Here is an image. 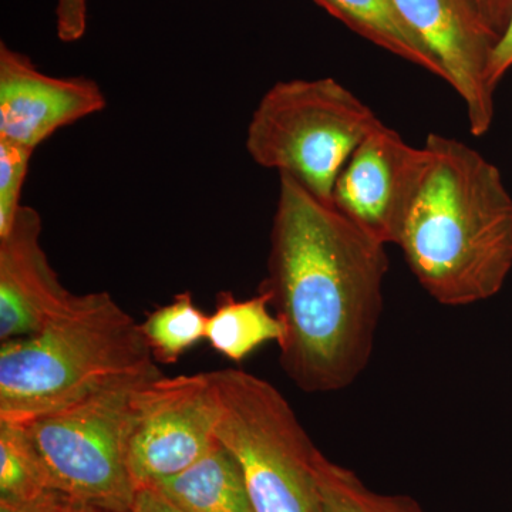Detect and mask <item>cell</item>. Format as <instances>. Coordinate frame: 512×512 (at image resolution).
I'll return each mask as SVG.
<instances>
[{"label": "cell", "mask_w": 512, "mask_h": 512, "mask_svg": "<svg viewBox=\"0 0 512 512\" xmlns=\"http://www.w3.org/2000/svg\"><path fill=\"white\" fill-rule=\"evenodd\" d=\"M271 308V298L264 291L242 301L222 292L215 311L208 316L205 340L231 362H244L266 343L279 345L284 339V325Z\"/></svg>", "instance_id": "cell-14"}, {"label": "cell", "mask_w": 512, "mask_h": 512, "mask_svg": "<svg viewBox=\"0 0 512 512\" xmlns=\"http://www.w3.org/2000/svg\"><path fill=\"white\" fill-rule=\"evenodd\" d=\"M63 498L55 491L32 501L0 500V512H59Z\"/></svg>", "instance_id": "cell-22"}, {"label": "cell", "mask_w": 512, "mask_h": 512, "mask_svg": "<svg viewBox=\"0 0 512 512\" xmlns=\"http://www.w3.org/2000/svg\"><path fill=\"white\" fill-rule=\"evenodd\" d=\"M512 69V16L510 25L503 36H501L500 42L495 47L493 57H491L490 69H488V83H490L491 89L497 90L498 84L505 76L508 70Z\"/></svg>", "instance_id": "cell-21"}, {"label": "cell", "mask_w": 512, "mask_h": 512, "mask_svg": "<svg viewBox=\"0 0 512 512\" xmlns=\"http://www.w3.org/2000/svg\"><path fill=\"white\" fill-rule=\"evenodd\" d=\"M151 488L183 512H255L241 468L220 441L194 466Z\"/></svg>", "instance_id": "cell-12"}, {"label": "cell", "mask_w": 512, "mask_h": 512, "mask_svg": "<svg viewBox=\"0 0 512 512\" xmlns=\"http://www.w3.org/2000/svg\"><path fill=\"white\" fill-rule=\"evenodd\" d=\"M89 77L50 76L29 56L0 43V140L35 151L60 128L106 109Z\"/></svg>", "instance_id": "cell-10"}, {"label": "cell", "mask_w": 512, "mask_h": 512, "mask_svg": "<svg viewBox=\"0 0 512 512\" xmlns=\"http://www.w3.org/2000/svg\"><path fill=\"white\" fill-rule=\"evenodd\" d=\"M212 373L150 380L134 399L127 466L136 491L183 473L217 446Z\"/></svg>", "instance_id": "cell-7"}, {"label": "cell", "mask_w": 512, "mask_h": 512, "mask_svg": "<svg viewBox=\"0 0 512 512\" xmlns=\"http://www.w3.org/2000/svg\"><path fill=\"white\" fill-rule=\"evenodd\" d=\"M42 231L39 212L23 205L0 237V342L35 335L73 298L50 265Z\"/></svg>", "instance_id": "cell-11"}, {"label": "cell", "mask_w": 512, "mask_h": 512, "mask_svg": "<svg viewBox=\"0 0 512 512\" xmlns=\"http://www.w3.org/2000/svg\"><path fill=\"white\" fill-rule=\"evenodd\" d=\"M158 376L114 384L23 424L53 490L69 500L130 511L137 494L127 466L134 399Z\"/></svg>", "instance_id": "cell-6"}, {"label": "cell", "mask_w": 512, "mask_h": 512, "mask_svg": "<svg viewBox=\"0 0 512 512\" xmlns=\"http://www.w3.org/2000/svg\"><path fill=\"white\" fill-rule=\"evenodd\" d=\"M380 123L365 101L332 77L285 80L259 100L245 148L255 164L291 175L332 202L340 171Z\"/></svg>", "instance_id": "cell-4"}, {"label": "cell", "mask_w": 512, "mask_h": 512, "mask_svg": "<svg viewBox=\"0 0 512 512\" xmlns=\"http://www.w3.org/2000/svg\"><path fill=\"white\" fill-rule=\"evenodd\" d=\"M485 23L498 37L504 35L512 16V0H471Z\"/></svg>", "instance_id": "cell-20"}, {"label": "cell", "mask_w": 512, "mask_h": 512, "mask_svg": "<svg viewBox=\"0 0 512 512\" xmlns=\"http://www.w3.org/2000/svg\"><path fill=\"white\" fill-rule=\"evenodd\" d=\"M59 512H117L99 505L82 503V501L69 500L64 497Z\"/></svg>", "instance_id": "cell-24"}, {"label": "cell", "mask_w": 512, "mask_h": 512, "mask_svg": "<svg viewBox=\"0 0 512 512\" xmlns=\"http://www.w3.org/2000/svg\"><path fill=\"white\" fill-rule=\"evenodd\" d=\"M208 315L195 305L191 292L178 293L173 302L148 313L140 323L151 356L174 365L207 336Z\"/></svg>", "instance_id": "cell-15"}, {"label": "cell", "mask_w": 512, "mask_h": 512, "mask_svg": "<svg viewBox=\"0 0 512 512\" xmlns=\"http://www.w3.org/2000/svg\"><path fill=\"white\" fill-rule=\"evenodd\" d=\"M56 28L62 42H79L87 30V0H57Z\"/></svg>", "instance_id": "cell-19"}, {"label": "cell", "mask_w": 512, "mask_h": 512, "mask_svg": "<svg viewBox=\"0 0 512 512\" xmlns=\"http://www.w3.org/2000/svg\"><path fill=\"white\" fill-rule=\"evenodd\" d=\"M128 512H183L171 504L156 488L138 490Z\"/></svg>", "instance_id": "cell-23"}, {"label": "cell", "mask_w": 512, "mask_h": 512, "mask_svg": "<svg viewBox=\"0 0 512 512\" xmlns=\"http://www.w3.org/2000/svg\"><path fill=\"white\" fill-rule=\"evenodd\" d=\"M33 150L0 140V237L8 234L18 217L22 191Z\"/></svg>", "instance_id": "cell-18"}, {"label": "cell", "mask_w": 512, "mask_h": 512, "mask_svg": "<svg viewBox=\"0 0 512 512\" xmlns=\"http://www.w3.org/2000/svg\"><path fill=\"white\" fill-rule=\"evenodd\" d=\"M161 375L109 292L76 295L35 335L0 342V421L28 424L114 384Z\"/></svg>", "instance_id": "cell-3"}, {"label": "cell", "mask_w": 512, "mask_h": 512, "mask_svg": "<svg viewBox=\"0 0 512 512\" xmlns=\"http://www.w3.org/2000/svg\"><path fill=\"white\" fill-rule=\"evenodd\" d=\"M357 35L447 83L446 72L407 26L393 0H313Z\"/></svg>", "instance_id": "cell-13"}, {"label": "cell", "mask_w": 512, "mask_h": 512, "mask_svg": "<svg viewBox=\"0 0 512 512\" xmlns=\"http://www.w3.org/2000/svg\"><path fill=\"white\" fill-rule=\"evenodd\" d=\"M414 35L436 57L447 83L466 106L470 131L488 133L494 120V90L488 83L500 37L471 0H393Z\"/></svg>", "instance_id": "cell-9"}, {"label": "cell", "mask_w": 512, "mask_h": 512, "mask_svg": "<svg viewBox=\"0 0 512 512\" xmlns=\"http://www.w3.org/2000/svg\"><path fill=\"white\" fill-rule=\"evenodd\" d=\"M386 247L332 202L279 174L259 291L284 325L279 362L302 392H340L369 366L389 272Z\"/></svg>", "instance_id": "cell-1"}, {"label": "cell", "mask_w": 512, "mask_h": 512, "mask_svg": "<svg viewBox=\"0 0 512 512\" xmlns=\"http://www.w3.org/2000/svg\"><path fill=\"white\" fill-rule=\"evenodd\" d=\"M50 493L55 490L25 427L0 421V500L32 501Z\"/></svg>", "instance_id": "cell-17"}, {"label": "cell", "mask_w": 512, "mask_h": 512, "mask_svg": "<svg viewBox=\"0 0 512 512\" xmlns=\"http://www.w3.org/2000/svg\"><path fill=\"white\" fill-rule=\"evenodd\" d=\"M217 439L237 460L255 512H323L319 448L274 384L238 369L211 372Z\"/></svg>", "instance_id": "cell-5"}, {"label": "cell", "mask_w": 512, "mask_h": 512, "mask_svg": "<svg viewBox=\"0 0 512 512\" xmlns=\"http://www.w3.org/2000/svg\"><path fill=\"white\" fill-rule=\"evenodd\" d=\"M424 146L429 168L397 245L434 301H487L512 271L510 191L501 171L463 141L431 133Z\"/></svg>", "instance_id": "cell-2"}, {"label": "cell", "mask_w": 512, "mask_h": 512, "mask_svg": "<svg viewBox=\"0 0 512 512\" xmlns=\"http://www.w3.org/2000/svg\"><path fill=\"white\" fill-rule=\"evenodd\" d=\"M315 478L323 512H426L409 495L370 490L355 471L329 460L320 450Z\"/></svg>", "instance_id": "cell-16"}, {"label": "cell", "mask_w": 512, "mask_h": 512, "mask_svg": "<svg viewBox=\"0 0 512 512\" xmlns=\"http://www.w3.org/2000/svg\"><path fill=\"white\" fill-rule=\"evenodd\" d=\"M429 164L426 146L414 147L380 123L340 171L332 204L384 245H397Z\"/></svg>", "instance_id": "cell-8"}]
</instances>
